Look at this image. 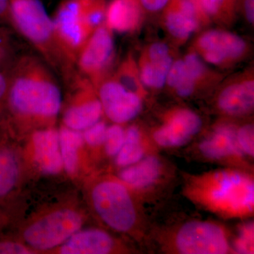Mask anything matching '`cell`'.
<instances>
[{"mask_svg": "<svg viewBox=\"0 0 254 254\" xmlns=\"http://www.w3.org/2000/svg\"><path fill=\"white\" fill-rule=\"evenodd\" d=\"M63 104L53 69L38 55L23 53L15 60L6 108L16 123L24 126L54 123Z\"/></svg>", "mask_w": 254, "mask_h": 254, "instance_id": "1", "label": "cell"}, {"mask_svg": "<svg viewBox=\"0 0 254 254\" xmlns=\"http://www.w3.org/2000/svg\"><path fill=\"white\" fill-rule=\"evenodd\" d=\"M10 26L64 82H69L78 72L60 46L53 18L41 0H10Z\"/></svg>", "mask_w": 254, "mask_h": 254, "instance_id": "2", "label": "cell"}, {"mask_svg": "<svg viewBox=\"0 0 254 254\" xmlns=\"http://www.w3.org/2000/svg\"><path fill=\"white\" fill-rule=\"evenodd\" d=\"M252 49L245 38L222 27L202 30L195 35L190 48L219 71L231 69L245 63L252 55Z\"/></svg>", "mask_w": 254, "mask_h": 254, "instance_id": "3", "label": "cell"}, {"mask_svg": "<svg viewBox=\"0 0 254 254\" xmlns=\"http://www.w3.org/2000/svg\"><path fill=\"white\" fill-rule=\"evenodd\" d=\"M208 178L202 191L207 205L230 215L253 211L254 185L250 178L235 172H221Z\"/></svg>", "mask_w": 254, "mask_h": 254, "instance_id": "4", "label": "cell"}, {"mask_svg": "<svg viewBox=\"0 0 254 254\" xmlns=\"http://www.w3.org/2000/svg\"><path fill=\"white\" fill-rule=\"evenodd\" d=\"M224 78L221 71L189 49L182 56L175 58L165 86L178 98L188 99L204 92L215 91Z\"/></svg>", "mask_w": 254, "mask_h": 254, "instance_id": "5", "label": "cell"}, {"mask_svg": "<svg viewBox=\"0 0 254 254\" xmlns=\"http://www.w3.org/2000/svg\"><path fill=\"white\" fill-rule=\"evenodd\" d=\"M83 217L73 208H60L43 215L23 230L25 244L34 252L58 248L81 229Z\"/></svg>", "mask_w": 254, "mask_h": 254, "instance_id": "6", "label": "cell"}, {"mask_svg": "<svg viewBox=\"0 0 254 254\" xmlns=\"http://www.w3.org/2000/svg\"><path fill=\"white\" fill-rule=\"evenodd\" d=\"M91 200L102 221L115 231L128 232L136 225V207L123 184L114 180L98 182L91 190Z\"/></svg>", "mask_w": 254, "mask_h": 254, "instance_id": "7", "label": "cell"}, {"mask_svg": "<svg viewBox=\"0 0 254 254\" xmlns=\"http://www.w3.org/2000/svg\"><path fill=\"white\" fill-rule=\"evenodd\" d=\"M116 61L114 33L103 23L88 37L76 56L78 73L96 86L113 72Z\"/></svg>", "mask_w": 254, "mask_h": 254, "instance_id": "8", "label": "cell"}, {"mask_svg": "<svg viewBox=\"0 0 254 254\" xmlns=\"http://www.w3.org/2000/svg\"><path fill=\"white\" fill-rule=\"evenodd\" d=\"M160 21L169 39L177 46L185 44L211 23L198 0H171L160 13Z\"/></svg>", "mask_w": 254, "mask_h": 254, "instance_id": "9", "label": "cell"}, {"mask_svg": "<svg viewBox=\"0 0 254 254\" xmlns=\"http://www.w3.org/2000/svg\"><path fill=\"white\" fill-rule=\"evenodd\" d=\"M215 91L214 103L222 115L240 118L252 113L254 107L253 65L224 78Z\"/></svg>", "mask_w": 254, "mask_h": 254, "instance_id": "10", "label": "cell"}, {"mask_svg": "<svg viewBox=\"0 0 254 254\" xmlns=\"http://www.w3.org/2000/svg\"><path fill=\"white\" fill-rule=\"evenodd\" d=\"M68 83L73 94L64 112L63 125L71 129L83 131L101 120L103 108L96 88L88 78L77 72Z\"/></svg>", "mask_w": 254, "mask_h": 254, "instance_id": "11", "label": "cell"}, {"mask_svg": "<svg viewBox=\"0 0 254 254\" xmlns=\"http://www.w3.org/2000/svg\"><path fill=\"white\" fill-rule=\"evenodd\" d=\"M175 240L180 254H223L230 250L225 230L213 222H187L177 232Z\"/></svg>", "mask_w": 254, "mask_h": 254, "instance_id": "12", "label": "cell"}, {"mask_svg": "<svg viewBox=\"0 0 254 254\" xmlns=\"http://www.w3.org/2000/svg\"><path fill=\"white\" fill-rule=\"evenodd\" d=\"M103 114L114 124L124 125L136 118L143 108V100L128 91L110 75L96 86Z\"/></svg>", "mask_w": 254, "mask_h": 254, "instance_id": "13", "label": "cell"}, {"mask_svg": "<svg viewBox=\"0 0 254 254\" xmlns=\"http://www.w3.org/2000/svg\"><path fill=\"white\" fill-rule=\"evenodd\" d=\"M175 58L173 48L165 42H153L143 48L136 61L140 78L147 91L163 89Z\"/></svg>", "mask_w": 254, "mask_h": 254, "instance_id": "14", "label": "cell"}, {"mask_svg": "<svg viewBox=\"0 0 254 254\" xmlns=\"http://www.w3.org/2000/svg\"><path fill=\"white\" fill-rule=\"evenodd\" d=\"M201 118L193 110L177 108L165 114L161 126L155 129L153 138L163 147L187 144L201 129Z\"/></svg>", "mask_w": 254, "mask_h": 254, "instance_id": "15", "label": "cell"}, {"mask_svg": "<svg viewBox=\"0 0 254 254\" xmlns=\"http://www.w3.org/2000/svg\"><path fill=\"white\" fill-rule=\"evenodd\" d=\"M108 0H61L58 12L76 27L91 34L105 23Z\"/></svg>", "mask_w": 254, "mask_h": 254, "instance_id": "16", "label": "cell"}, {"mask_svg": "<svg viewBox=\"0 0 254 254\" xmlns=\"http://www.w3.org/2000/svg\"><path fill=\"white\" fill-rule=\"evenodd\" d=\"M145 16L138 0H108L105 23L113 33L132 35L141 29Z\"/></svg>", "mask_w": 254, "mask_h": 254, "instance_id": "17", "label": "cell"}, {"mask_svg": "<svg viewBox=\"0 0 254 254\" xmlns=\"http://www.w3.org/2000/svg\"><path fill=\"white\" fill-rule=\"evenodd\" d=\"M36 163L43 173L55 175L63 168L59 133L53 127L37 130L32 136Z\"/></svg>", "mask_w": 254, "mask_h": 254, "instance_id": "18", "label": "cell"}, {"mask_svg": "<svg viewBox=\"0 0 254 254\" xmlns=\"http://www.w3.org/2000/svg\"><path fill=\"white\" fill-rule=\"evenodd\" d=\"M115 239L98 229L78 230L57 250L63 254H107L116 250Z\"/></svg>", "mask_w": 254, "mask_h": 254, "instance_id": "19", "label": "cell"}, {"mask_svg": "<svg viewBox=\"0 0 254 254\" xmlns=\"http://www.w3.org/2000/svg\"><path fill=\"white\" fill-rule=\"evenodd\" d=\"M200 151L206 158L220 160L244 155L237 140V128L228 123L218 124L199 145Z\"/></svg>", "mask_w": 254, "mask_h": 254, "instance_id": "20", "label": "cell"}, {"mask_svg": "<svg viewBox=\"0 0 254 254\" xmlns=\"http://www.w3.org/2000/svg\"><path fill=\"white\" fill-rule=\"evenodd\" d=\"M161 170V163L157 157H145L122 170L120 179L131 188L143 190L157 182Z\"/></svg>", "mask_w": 254, "mask_h": 254, "instance_id": "21", "label": "cell"}, {"mask_svg": "<svg viewBox=\"0 0 254 254\" xmlns=\"http://www.w3.org/2000/svg\"><path fill=\"white\" fill-rule=\"evenodd\" d=\"M211 23L220 27L231 28L240 14L242 0H198Z\"/></svg>", "mask_w": 254, "mask_h": 254, "instance_id": "22", "label": "cell"}, {"mask_svg": "<svg viewBox=\"0 0 254 254\" xmlns=\"http://www.w3.org/2000/svg\"><path fill=\"white\" fill-rule=\"evenodd\" d=\"M112 76L128 91L139 95L143 99L148 91L142 83L136 58L128 53L112 73Z\"/></svg>", "mask_w": 254, "mask_h": 254, "instance_id": "23", "label": "cell"}, {"mask_svg": "<svg viewBox=\"0 0 254 254\" xmlns=\"http://www.w3.org/2000/svg\"><path fill=\"white\" fill-rule=\"evenodd\" d=\"M58 133L63 167L68 174L74 173L77 168L78 150L84 141L83 133L64 125Z\"/></svg>", "mask_w": 254, "mask_h": 254, "instance_id": "24", "label": "cell"}, {"mask_svg": "<svg viewBox=\"0 0 254 254\" xmlns=\"http://www.w3.org/2000/svg\"><path fill=\"white\" fill-rule=\"evenodd\" d=\"M141 131L136 125L125 130V143L116 155L117 165L123 168L136 163L144 158L145 150L141 144Z\"/></svg>", "mask_w": 254, "mask_h": 254, "instance_id": "25", "label": "cell"}, {"mask_svg": "<svg viewBox=\"0 0 254 254\" xmlns=\"http://www.w3.org/2000/svg\"><path fill=\"white\" fill-rule=\"evenodd\" d=\"M19 176V163L12 150H0V199L11 193Z\"/></svg>", "mask_w": 254, "mask_h": 254, "instance_id": "26", "label": "cell"}, {"mask_svg": "<svg viewBox=\"0 0 254 254\" xmlns=\"http://www.w3.org/2000/svg\"><path fill=\"white\" fill-rule=\"evenodd\" d=\"M15 41L12 28L0 25V70L12 64L20 55Z\"/></svg>", "mask_w": 254, "mask_h": 254, "instance_id": "27", "label": "cell"}, {"mask_svg": "<svg viewBox=\"0 0 254 254\" xmlns=\"http://www.w3.org/2000/svg\"><path fill=\"white\" fill-rule=\"evenodd\" d=\"M125 129L121 125L114 124L108 127L104 143L105 151L110 156H116L125 143Z\"/></svg>", "mask_w": 254, "mask_h": 254, "instance_id": "28", "label": "cell"}, {"mask_svg": "<svg viewBox=\"0 0 254 254\" xmlns=\"http://www.w3.org/2000/svg\"><path fill=\"white\" fill-rule=\"evenodd\" d=\"M237 140L244 154L254 157V128L253 124H245L237 128Z\"/></svg>", "mask_w": 254, "mask_h": 254, "instance_id": "29", "label": "cell"}, {"mask_svg": "<svg viewBox=\"0 0 254 254\" xmlns=\"http://www.w3.org/2000/svg\"><path fill=\"white\" fill-rule=\"evenodd\" d=\"M107 126L105 122L101 120L85 129L83 133V140L87 144L91 146H98L104 143L106 135Z\"/></svg>", "mask_w": 254, "mask_h": 254, "instance_id": "30", "label": "cell"}, {"mask_svg": "<svg viewBox=\"0 0 254 254\" xmlns=\"http://www.w3.org/2000/svg\"><path fill=\"white\" fill-rule=\"evenodd\" d=\"M254 227L253 225H247L241 230L240 237L235 243L237 252L241 254L251 253L253 248Z\"/></svg>", "mask_w": 254, "mask_h": 254, "instance_id": "31", "label": "cell"}, {"mask_svg": "<svg viewBox=\"0 0 254 254\" xmlns=\"http://www.w3.org/2000/svg\"><path fill=\"white\" fill-rule=\"evenodd\" d=\"M14 63L7 67L0 70V113L3 111L4 108H6L10 79H11V69H12Z\"/></svg>", "mask_w": 254, "mask_h": 254, "instance_id": "32", "label": "cell"}, {"mask_svg": "<svg viewBox=\"0 0 254 254\" xmlns=\"http://www.w3.org/2000/svg\"><path fill=\"white\" fill-rule=\"evenodd\" d=\"M32 249L26 245L11 241L0 242V254H34Z\"/></svg>", "mask_w": 254, "mask_h": 254, "instance_id": "33", "label": "cell"}, {"mask_svg": "<svg viewBox=\"0 0 254 254\" xmlns=\"http://www.w3.org/2000/svg\"><path fill=\"white\" fill-rule=\"evenodd\" d=\"M145 13L156 14L161 13L171 0H138Z\"/></svg>", "mask_w": 254, "mask_h": 254, "instance_id": "34", "label": "cell"}, {"mask_svg": "<svg viewBox=\"0 0 254 254\" xmlns=\"http://www.w3.org/2000/svg\"><path fill=\"white\" fill-rule=\"evenodd\" d=\"M240 14L250 26L254 24V0H242Z\"/></svg>", "mask_w": 254, "mask_h": 254, "instance_id": "35", "label": "cell"}, {"mask_svg": "<svg viewBox=\"0 0 254 254\" xmlns=\"http://www.w3.org/2000/svg\"><path fill=\"white\" fill-rule=\"evenodd\" d=\"M0 25L10 26V0H0Z\"/></svg>", "mask_w": 254, "mask_h": 254, "instance_id": "36", "label": "cell"}]
</instances>
